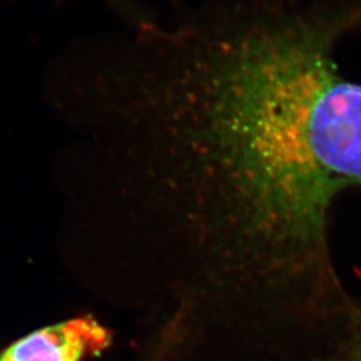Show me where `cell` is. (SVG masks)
Returning a JSON list of instances; mask_svg holds the SVG:
<instances>
[{"mask_svg":"<svg viewBox=\"0 0 361 361\" xmlns=\"http://www.w3.org/2000/svg\"><path fill=\"white\" fill-rule=\"evenodd\" d=\"M361 0H234L155 34L154 86L190 111L210 297L279 352L328 341L359 300L336 271V198L361 186V83L336 43Z\"/></svg>","mask_w":361,"mask_h":361,"instance_id":"cell-1","label":"cell"},{"mask_svg":"<svg viewBox=\"0 0 361 361\" xmlns=\"http://www.w3.org/2000/svg\"><path fill=\"white\" fill-rule=\"evenodd\" d=\"M113 344V332L92 316L47 325L0 350V361H83Z\"/></svg>","mask_w":361,"mask_h":361,"instance_id":"cell-2","label":"cell"},{"mask_svg":"<svg viewBox=\"0 0 361 361\" xmlns=\"http://www.w3.org/2000/svg\"><path fill=\"white\" fill-rule=\"evenodd\" d=\"M320 361H361V300L348 328Z\"/></svg>","mask_w":361,"mask_h":361,"instance_id":"cell-3","label":"cell"}]
</instances>
